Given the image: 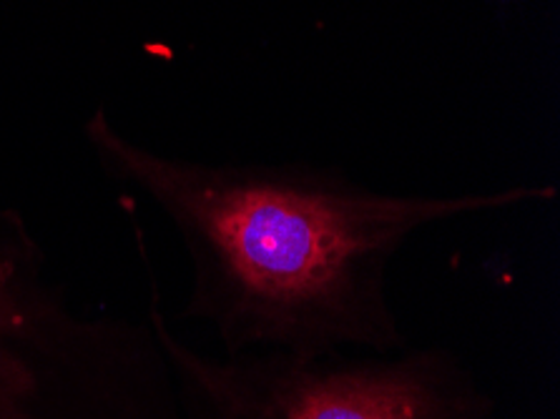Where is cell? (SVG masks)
<instances>
[{
  "label": "cell",
  "mask_w": 560,
  "mask_h": 419,
  "mask_svg": "<svg viewBox=\"0 0 560 419\" xmlns=\"http://www.w3.org/2000/svg\"><path fill=\"white\" fill-rule=\"evenodd\" d=\"M101 168L161 211L189 252L194 310L234 347L284 345L296 357L362 341L393 345L385 273L420 229L553 201L556 186L465 194H393L312 166H234L172 159L86 126Z\"/></svg>",
  "instance_id": "obj_1"
},
{
  "label": "cell",
  "mask_w": 560,
  "mask_h": 419,
  "mask_svg": "<svg viewBox=\"0 0 560 419\" xmlns=\"http://www.w3.org/2000/svg\"><path fill=\"white\" fill-rule=\"evenodd\" d=\"M28 221L0 207V419H31L28 399L38 374L28 352L54 347L50 339L66 327L48 302L44 254Z\"/></svg>",
  "instance_id": "obj_3"
},
{
  "label": "cell",
  "mask_w": 560,
  "mask_h": 419,
  "mask_svg": "<svg viewBox=\"0 0 560 419\" xmlns=\"http://www.w3.org/2000/svg\"><path fill=\"white\" fill-rule=\"evenodd\" d=\"M161 329V324H159ZM197 419H480L482 399L443 357L322 366L314 357L214 364L161 329Z\"/></svg>",
  "instance_id": "obj_2"
}]
</instances>
